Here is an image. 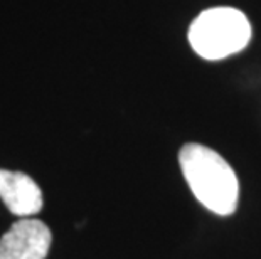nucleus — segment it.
<instances>
[{
  "label": "nucleus",
  "mask_w": 261,
  "mask_h": 259,
  "mask_svg": "<svg viewBox=\"0 0 261 259\" xmlns=\"http://www.w3.org/2000/svg\"><path fill=\"white\" fill-rule=\"evenodd\" d=\"M192 51L207 61H221L241 52L251 41V24L240 9L211 7L189 27Z\"/></svg>",
  "instance_id": "2"
},
{
  "label": "nucleus",
  "mask_w": 261,
  "mask_h": 259,
  "mask_svg": "<svg viewBox=\"0 0 261 259\" xmlns=\"http://www.w3.org/2000/svg\"><path fill=\"white\" fill-rule=\"evenodd\" d=\"M0 199L12 214L31 217L42 209V192L29 175L0 170Z\"/></svg>",
  "instance_id": "4"
},
{
  "label": "nucleus",
  "mask_w": 261,
  "mask_h": 259,
  "mask_svg": "<svg viewBox=\"0 0 261 259\" xmlns=\"http://www.w3.org/2000/svg\"><path fill=\"white\" fill-rule=\"evenodd\" d=\"M51 241L42 220L20 219L0 238V259H46Z\"/></svg>",
  "instance_id": "3"
},
{
  "label": "nucleus",
  "mask_w": 261,
  "mask_h": 259,
  "mask_svg": "<svg viewBox=\"0 0 261 259\" xmlns=\"http://www.w3.org/2000/svg\"><path fill=\"white\" fill-rule=\"evenodd\" d=\"M180 170L189 189L216 216H231L238 207L240 184L231 165L201 143H187L179 152Z\"/></svg>",
  "instance_id": "1"
}]
</instances>
